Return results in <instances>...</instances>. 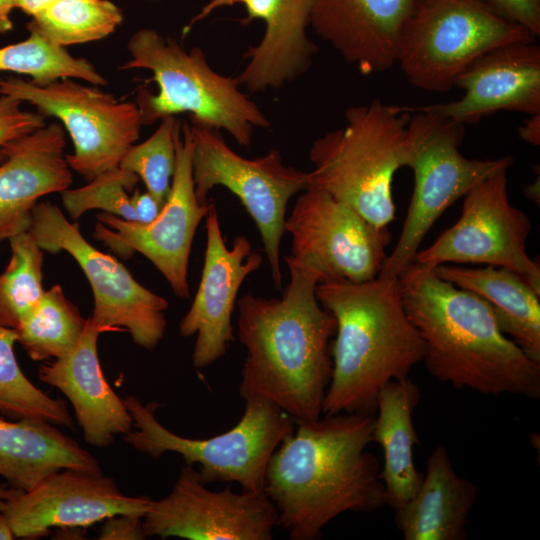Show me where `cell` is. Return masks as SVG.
Instances as JSON below:
<instances>
[{
  "mask_svg": "<svg viewBox=\"0 0 540 540\" xmlns=\"http://www.w3.org/2000/svg\"><path fill=\"white\" fill-rule=\"evenodd\" d=\"M374 414L339 413L295 422L272 454L263 492L277 512V526L291 540H316L346 512H374L386 505L372 442Z\"/></svg>",
  "mask_w": 540,
  "mask_h": 540,
  "instance_id": "obj_1",
  "label": "cell"
},
{
  "mask_svg": "<svg viewBox=\"0 0 540 540\" xmlns=\"http://www.w3.org/2000/svg\"><path fill=\"white\" fill-rule=\"evenodd\" d=\"M284 260L290 281L281 298L237 299V335L247 351L239 394L269 400L295 422L314 421L331 380L336 321L316 297L318 274L288 255Z\"/></svg>",
  "mask_w": 540,
  "mask_h": 540,
  "instance_id": "obj_2",
  "label": "cell"
},
{
  "mask_svg": "<svg viewBox=\"0 0 540 540\" xmlns=\"http://www.w3.org/2000/svg\"><path fill=\"white\" fill-rule=\"evenodd\" d=\"M397 278L431 376L484 395L540 397V363L500 330L482 298L415 262Z\"/></svg>",
  "mask_w": 540,
  "mask_h": 540,
  "instance_id": "obj_3",
  "label": "cell"
},
{
  "mask_svg": "<svg viewBox=\"0 0 540 540\" xmlns=\"http://www.w3.org/2000/svg\"><path fill=\"white\" fill-rule=\"evenodd\" d=\"M316 297L336 321L332 375L322 414H375L381 389L422 361L423 340L408 318L398 278L328 281Z\"/></svg>",
  "mask_w": 540,
  "mask_h": 540,
  "instance_id": "obj_4",
  "label": "cell"
},
{
  "mask_svg": "<svg viewBox=\"0 0 540 540\" xmlns=\"http://www.w3.org/2000/svg\"><path fill=\"white\" fill-rule=\"evenodd\" d=\"M127 50L130 58L120 69L150 70L158 85L157 94L139 92L143 125L188 112L191 124L225 130L246 147L255 128L270 127L260 107L240 89L238 77L212 69L199 46L186 51L175 39L141 28L131 35Z\"/></svg>",
  "mask_w": 540,
  "mask_h": 540,
  "instance_id": "obj_5",
  "label": "cell"
},
{
  "mask_svg": "<svg viewBox=\"0 0 540 540\" xmlns=\"http://www.w3.org/2000/svg\"><path fill=\"white\" fill-rule=\"evenodd\" d=\"M407 107L380 100L351 106L345 125L317 138L309 150L308 186L331 194L377 227L395 218L392 184L401 167Z\"/></svg>",
  "mask_w": 540,
  "mask_h": 540,
  "instance_id": "obj_6",
  "label": "cell"
},
{
  "mask_svg": "<svg viewBox=\"0 0 540 540\" xmlns=\"http://www.w3.org/2000/svg\"><path fill=\"white\" fill-rule=\"evenodd\" d=\"M133 420V429L123 440L135 450L158 459L166 452L179 454L185 464L198 465L207 485L237 483L242 490L262 493L269 460L295 429V421L274 403L262 397L245 399L240 420L228 431L205 439L180 436L156 417L160 404L142 403L132 394L123 399Z\"/></svg>",
  "mask_w": 540,
  "mask_h": 540,
  "instance_id": "obj_7",
  "label": "cell"
},
{
  "mask_svg": "<svg viewBox=\"0 0 540 540\" xmlns=\"http://www.w3.org/2000/svg\"><path fill=\"white\" fill-rule=\"evenodd\" d=\"M412 113L402 140L400 163L414 176V189L398 241L379 277L396 278L410 263L443 212L476 183L509 168L513 157L469 159L462 155L464 125L424 110Z\"/></svg>",
  "mask_w": 540,
  "mask_h": 540,
  "instance_id": "obj_8",
  "label": "cell"
},
{
  "mask_svg": "<svg viewBox=\"0 0 540 540\" xmlns=\"http://www.w3.org/2000/svg\"><path fill=\"white\" fill-rule=\"evenodd\" d=\"M530 41L536 37L487 0H415L400 34L397 64L411 85L445 93L481 54Z\"/></svg>",
  "mask_w": 540,
  "mask_h": 540,
  "instance_id": "obj_9",
  "label": "cell"
},
{
  "mask_svg": "<svg viewBox=\"0 0 540 540\" xmlns=\"http://www.w3.org/2000/svg\"><path fill=\"white\" fill-rule=\"evenodd\" d=\"M194 139L192 173L195 195L207 204L216 186L238 197L260 233L277 289H282L280 245L289 200L308 187V172L283 163L278 149L253 159L242 157L225 142L219 130L191 124Z\"/></svg>",
  "mask_w": 540,
  "mask_h": 540,
  "instance_id": "obj_10",
  "label": "cell"
},
{
  "mask_svg": "<svg viewBox=\"0 0 540 540\" xmlns=\"http://www.w3.org/2000/svg\"><path fill=\"white\" fill-rule=\"evenodd\" d=\"M0 94L27 102L60 121L74 146L73 153L66 155L67 163L87 182L118 167L143 126L136 103L119 101L71 78L37 85L20 77H0Z\"/></svg>",
  "mask_w": 540,
  "mask_h": 540,
  "instance_id": "obj_11",
  "label": "cell"
},
{
  "mask_svg": "<svg viewBox=\"0 0 540 540\" xmlns=\"http://www.w3.org/2000/svg\"><path fill=\"white\" fill-rule=\"evenodd\" d=\"M28 232L38 246L56 254L66 251L81 267L94 295L92 321L106 331L125 328L135 344L153 350L164 336L168 301L138 283L111 255L93 247L60 209L41 202L32 210Z\"/></svg>",
  "mask_w": 540,
  "mask_h": 540,
  "instance_id": "obj_12",
  "label": "cell"
},
{
  "mask_svg": "<svg viewBox=\"0 0 540 540\" xmlns=\"http://www.w3.org/2000/svg\"><path fill=\"white\" fill-rule=\"evenodd\" d=\"M296 263L315 271L320 282H364L376 278L392 235L328 192L308 186L286 217Z\"/></svg>",
  "mask_w": 540,
  "mask_h": 540,
  "instance_id": "obj_13",
  "label": "cell"
},
{
  "mask_svg": "<svg viewBox=\"0 0 540 540\" xmlns=\"http://www.w3.org/2000/svg\"><path fill=\"white\" fill-rule=\"evenodd\" d=\"M507 170L500 169L476 183L463 197L461 216L413 262L438 265L474 263L502 267L522 276L540 294V268L527 253L531 222L508 198Z\"/></svg>",
  "mask_w": 540,
  "mask_h": 540,
  "instance_id": "obj_14",
  "label": "cell"
},
{
  "mask_svg": "<svg viewBox=\"0 0 540 540\" xmlns=\"http://www.w3.org/2000/svg\"><path fill=\"white\" fill-rule=\"evenodd\" d=\"M194 139L190 123L175 134L176 162L167 198L150 223L122 219L101 212L94 237L123 258L139 252L150 260L168 281L178 298L189 296L187 279L192 242L211 203L200 204L195 195L192 154Z\"/></svg>",
  "mask_w": 540,
  "mask_h": 540,
  "instance_id": "obj_15",
  "label": "cell"
},
{
  "mask_svg": "<svg viewBox=\"0 0 540 540\" xmlns=\"http://www.w3.org/2000/svg\"><path fill=\"white\" fill-rule=\"evenodd\" d=\"M277 512L264 492L212 491L192 465L182 466L171 492L152 500L146 537L188 540H271Z\"/></svg>",
  "mask_w": 540,
  "mask_h": 540,
  "instance_id": "obj_16",
  "label": "cell"
},
{
  "mask_svg": "<svg viewBox=\"0 0 540 540\" xmlns=\"http://www.w3.org/2000/svg\"><path fill=\"white\" fill-rule=\"evenodd\" d=\"M153 499L123 494L103 473L64 468L6 501L3 512L15 538L36 539L51 529H86L117 514L145 516Z\"/></svg>",
  "mask_w": 540,
  "mask_h": 540,
  "instance_id": "obj_17",
  "label": "cell"
},
{
  "mask_svg": "<svg viewBox=\"0 0 540 540\" xmlns=\"http://www.w3.org/2000/svg\"><path fill=\"white\" fill-rule=\"evenodd\" d=\"M206 219V249L201 280L191 307L179 323L183 337L196 335L192 364L201 369L212 365L227 352L234 340L232 313L244 280L257 271L263 256L252 250L245 236H237L228 248L215 204Z\"/></svg>",
  "mask_w": 540,
  "mask_h": 540,
  "instance_id": "obj_18",
  "label": "cell"
},
{
  "mask_svg": "<svg viewBox=\"0 0 540 540\" xmlns=\"http://www.w3.org/2000/svg\"><path fill=\"white\" fill-rule=\"evenodd\" d=\"M463 91L453 101L410 110H424L463 125L476 124L499 111L540 113V46L535 41L495 47L473 60L458 76Z\"/></svg>",
  "mask_w": 540,
  "mask_h": 540,
  "instance_id": "obj_19",
  "label": "cell"
},
{
  "mask_svg": "<svg viewBox=\"0 0 540 540\" xmlns=\"http://www.w3.org/2000/svg\"><path fill=\"white\" fill-rule=\"evenodd\" d=\"M314 0H212L185 27L187 33L195 23L214 9L241 4L247 16L243 23L261 19L265 31L261 41L244 53L247 63L237 76L251 93L276 89L303 75L312 64L318 47L306 33Z\"/></svg>",
  "mask_w": 540,
  "mask_h": 540,
  "instance_id": "obj_20",
  "label": "cell"
},
{
  "mask_svg": "<svg viewBox=\"0 0 540 540\" xmlns=\"http://www.w3.org/2000/svg\"><path fill=\"white\" fill-rule=\"evenodd\" d=\"M61 123L46 124L0 149V241L29 230L32 210L44 195L72 183Z\"/></svg>",
  "mask_w": 540,
  "mask_h": 540,
  "instance_id": "obj_21",
  "label": "cell"
},
{
  "mask_svg": "<svg viewBox=\"0 0 540 540\" xmlns=\"http://www.w3.org/2000/svg\"><path fill=\"white\" fill-rule=\"evenodd\" d=\"M415 0H314L310 25L363 75L397 64L403 25Z\"/></svg>",
  "mask_w": 540,
  "mask_h": 540,
  "instance_id": "obj_22",
  "label": "cell"
},
{
  "mask_svg": "<svg viewBox=\"0 0 540 540\" xmlns=\"http://www.w3.org/2000/svg\"><path fill=\"white\" fill-rule=\"evenodd\" d=\"M103 332L87 318L76 347L38 369V378L59 389L71 403L85 441L101 448L133 429L123 399L111 388L101 368L97 341Z\"/></svg>",
  "mask_w": 540,
  "mask_h": 540,
  "instance_id": "obj_23",
  "label": "cell"
},
{
  "mask_svg": "<svg viewBox=\"0 0 540 540\" xmlns=\"http://www.w3.org/2000/svg\"><path fill=\"white\" fill-rule=\"evenodd\" d=\"M478 487L454 470L444 445L431 453L415 495L395 509V521L405 540H464L468 515Z\"/></svg>",
  "mask_w": 540,
  "mask_h": 540,
  "instance_id": "obj_24",
  "label": "cell"
},
{
  "mask_svg": "<svg viewBox=\"0 0 540 540\" xmlns=\"http://www.w3.org/2000/svg\"><path fill=\"white\" fill-rule=\"evenodd\" d=\"M64 468L102 473L94 456L56 425L0 418V476L9 486L28 491Z\"/></svg>",
  "mask_w": 540,
  "mask_h": 540,
  "instance_id": "obj_25",
  "label": "cell"
},
{
  "mask_svg": "<svg viewBox=\"0 0 540 540\" xmlns=\"http://www.w3.org/2000/svg\"><path fill=\"white\" fill-rule=\"evenodd\" d=\"M441 279L482 298L500 330L533 361L540 363V302L527 281L516 272L492 265L480 268L438 265Z\"/></svg>",
  "mask_w": 540,
  "mask_h": 540,
  "instance_id": "obj_26",
  "label": "cell"
},
{
  "mask_svg": "<svg viewBox=\"0 0 540 540\" xmlns=\"http://www.w3.org/2000/svg\"><path fill=\"white\" fill-rule=\"evenodd\" d=\"M420 391L409 377L392 380L378 394L372 441L383 451L384 466L380 471L386 505L394 510L408 502L417 492L422 475L413 460V447L418 443L412 415Z\"/></svg>",
  "mask_w": 540,
  "mask_h": 540,
  "instance_id": "obj_27",
  "label": "cell"
},
{
  "mask_svg": "<svg viewBox=\"0 0 540 540\" xmlns=\"http://www.w3.org/2000/svg\"><path fill=\"white\" fill-rule=\"evenodd\" d=\"M86 319L66 298L60 285L45 290L36 307L15 329L18 342L33 361L59 358L79 342Z\"/></svg>",
  "mask_w": 540,
  "mask_h": 540,
  "instance_id": "obj_28",
  "label": "cell"
},
{
  "mask_svg": "<svg viewBox=\"0 0 540 540\" xmlns=\"http://www.w3.org/2000/svg\"><path fill=\"white\" fill-rule=\"evenodd\" d=\"M122 21V10L110 0H59L32 16L27 30L65 47L103 39Z\"/></svg>",
  "mask_w": 540,
  "mask_h": 540,
  "instance_id": "obj_29",
  "label": "cell"
},
{
  "mask_svg": "<svg viewBox=\"0 0 540 540\" xmlns=\"http://www.w3.org/2000/svg\"><path fill=\"white\" fill-rule=\"evenodd\" d=\"M17 332L0 324V414L13 420L37 419L73 429L67 403L32 383L17 362Z\"/></svg>",
  "mask_w": 540,
  "mask_h": 540,
  "instance_id": "obj_30",
  "label": "cell"
},
{
  "mask_svg": "<svg viewBox=\"0 0 540 540\" xmlns=\"http://www.w3.org/2000/svg\"><path fill=\"white\" fill-rule=\"evenodd\" d=\"M0 72L30 76L37 85L71 78L92 85H106V79L85 58L71 55L36 33L23 41L0 47Z\"/></svg>",
  "mask_w": 540,
  "mask_h": 540,
  "instance_id": "obj_31",
  "label": "cell"
},
{
  "mask_svg": "<svg viewBox=\"0 0 540 540\" xmlns=\"http://www.w3.org/2000/svg\"><path fill=\"white\" fill-rule=\"evenodd\" d=\"M10 259L0 274V324L16 329L43 296L44 253L26 231L9 239Z\"/></svg>",
  "mask_w": 540,
  "mask_h": 540,
  "instance_id": "obj_32",
  "label": "cell"
},
{
  "mask_svg": "<svg viewBox=\"0 0 540 540\" xmlns=\"http://www.w3.org/2000/svg\"><path fill=\"white\" fill-rule=\"evenodd\" d=\"M160 121L148 139L126 151L119 166L141 178L147 191L163 206L175 169V134L181 122L173 115Z\"/></svg>",
  "mask_w": 540,
  "mask_h": 540,
  "instance_id": "obj_33",
  "label": "cell"
},
{
  "mask_svg": "<svg viewBox=\"0 0 540 540\" xmlns=\"http://www.w3.org/2000/svg\"><path fill=\"white\" fill-rule=\"evenodd\" d=\"M139 178L118 166L106 171L82 187L61 192L63 205L73 220L91 209H100L129 221H137L131 192Z\"/></svg>",
  "mask_w": 540,
  "mask_h": 540,
  "instance_id": "obj_34",
  "label": "cell"
},
{
  "mask_svg": "<svg viewBox=\"0 0 540 540\" xmlns=\"http://www.w3.org/2000/svg\"><path fill=\"white\" fill-rule=\"evenodd\" d=\"M22 103L15 97L0 94V149L7 142L46 125L43 114L23 109Z\"/></svg>",
  "mask_w": 540,
  "mask_h": 540,
  "instance_id": "obj_35",
  "label": "cell"
},
{
  "mask_svg": "<svg viewBox=\"0 0 540 540\" xmlns=\"http://www.w3.org/2000/svg\"><path fill=\"white\" fill-rule=\"evenodd\" d=\"M501 15L540 35V0H487Z\"/></svg>",
  "mask_w": 540,
  "mask_h": 540,
  "instance_id": "obj_36",
  "label": "cell"
},
{
  "mask_svg": "<svg viewBox=\"0 0 540 540\" xmlns=\"http://www.w3.org/2000/svg\"><path fill=\"white\" fill-rule=\"evenodd\" d=\"M144 516L139 514H117L106 518L98 534L100 540H142Z\"/></svg>",
  "mask_w": 540,
  "mask_h": 540,
  "instance_id": "obj_37",
  "label": "cell"
},
{
  "mask_svg": "<svg viewBox=\"0 0 540 540\" xmlns=\"http://www.w3.org/2000/svg\"><path fill=\"white\" fill-rule=\"evenodd\" d=\"M131 203L136 214L137 222L150 223L159 214L162 206L148 192L135 190L131 196Z\"/></svg>",
  "mask_w": 540,
  "mask_h": 540,
  "instance_id": "obj_38",
  "label": "cell"
},
{
  "mask_svg": "<svg viewBox=\"0 0 540 540\" xmlns=\"http://www.w3.org/2000/svg\"><path fill=\"white\" fill-rule=\"evenodd\" d=\"M519 136L525 142L539 146L540 144V113L528 115L518 129Z\"/></svg>",
  "mask_w": 540,
  "mask_h": 540,
  "instance_id": "obj_39",
  "label": "cell"
},
{
  "mask_svg": "<svg viewBox=\"0 0 540 540\" xmlns=\"http://www.w3.org/2000/svg\"><path fill=\"white\" fill-rule=\"evenodd\" d=\"M57 1L59 0H14V4L15 8L32 17Z\"/></svg>",
  "mask_w": 540,
  "mask_h": 540,
  "instance_id": "obj_40",
  "label": "cell"
},
{
  "mask_svg": "<svg viewBox=\"0 0 540 540\" xmlns=\"http://www.w3.org/2000/svg\"><path fill=\"white\" fill-rule=\"evenodd\" d=\"M14 8V0H0V34L13 29L10 15Z\"/></svg>",
  "mask_w": 540,
  "mask_h": 540,
  "instance_id": "obj_41",
  "label": "cell"
},
{
  "mask_svg": "<svg viewBox=\"0 0 540 540\" xmlns=\"http://www.w3.org/2000/svg\"><path fill=\"white\" fill-rule=\"evenodd\" d=\"M15 539L13 531L9 525V522L3 512L0 509V540H12Z\"/></svg>",
  "mask_w": 540,
  "mask_h": 540,
  "instance_id": "obj_42",
  "label": "cell"
},
{
  "mask_svg": "<svg viewBox=\"0 0 540 540\" xmlns=\"http://www.w3.org/2000/svg\"><path fill=\"white\" fill-rule=\"evenodd\" d=\"M21 492L23 491L11 486L8 488L5 486H0V509L3 510L6 501L20 494Z\"/></svg>",
  "mask_w": 540,
  "mask_h": 540,
  "instance_id": "obj_43",
  "label": "cell"
},
{
  "mask_svg": "<svg viewBox=\"0 0 540 540\" xmlns=\"http://www.w3.org/2000/svg\"><path fill=\"white\" fill-rule=\"evenodd\" d=\"M526 196L536 203H539V179L528 185L526 188Z\"/></svg>",
  "mask_w": 540,
  "mask_h": 540,
  "instance_id": "obj_44",
  "label": "cell"
}]
</instances>
